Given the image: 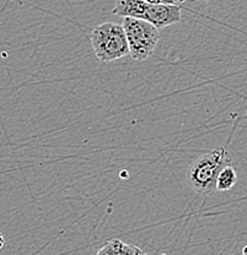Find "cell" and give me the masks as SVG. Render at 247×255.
<instances>
[{"mask_svg": "<svg viewBox=\"0 0 247 255\" xmlns=\"http://www.w3.org/2000/svg\"><path fill=\"white\" fill-rule=\"evenodd\" d=\"M92 48L97 59L103 63L115 62L129 54V43L123 25L103 22L91 32Z\"/></svg>", "mask_w": 247, "mask_h": 255, "instance_id": "cell-3", "label": "cell"}, {"mask_svg": "<svg viewBox=\"0 0 247 255\" xmlns=\"http://www.w3.org/2000/svg\"><path fill=\"white\" fill-rule=\"evenodd\" d=\"M238 182V174L234 167L228 164L227 167L222 169L217 182V190L218 191H228L230 190Z\"/></svg>", "mask_w": 247, "mask_h": 255, "instance_id": "cell-6", "label": "cell"}, {"mask_svg": "<svg viewBox=\"0 0 247 255\" xmlns=\"http://www.w3.org/2000/svg\"><path fill=\"white\" fill-rule=\"evenodd\" d=\"M153 4H165V5H179L180 2L186 1V0H147Z\"/></svg>", "mask_w": 247, "mask_h": 255, "instance_id": "cell-7", "label": "cell"}, {"mask_svg": "<svg viewBox=\"0 0 247 255\" xmlns=\"http://www.w3.org/2000/svg\"><path fill=\"white\" fill-rule=\"evenodd\" d=\"M124 31L129 43V55L134 60H147L160 41V32L149 21L135 17H123Z\"/></svg>", "mask_w": 247, "mask_h": 255, "instance_id": "cell-4", "label": "cell"}, {"mask_svg": "<svg viewBox=\"0 0 247 255\" xmlns=\"http://www.w3.org/2000/svg\"><path fill=\"white\" fill-rule=\"evenodd\" d=\"M112 14L121 17L142 18L155 25L159 30L182 20L179 5L153 4L147 0H116Z\"/></svg>", "mask_w": 247, "mask_h": 255, "instance_id": "cell-2", "label": "cell"}, {"mask_svg": "<svg viewBox=\"0 0 247 255\" xmlns=\"http://www.w3.org/2000/svg\"><path fill=\"white\" fill-rule=\"evenodd\" d=\"M99 255H138L144 254V251L139 247L132 246V244L124 243L123 241L118 238H113L111 241L106 242L102 248L97 251Z\"/></svg>", "mask_w": 247, "mask_h": 255, "instance_id": "cell-5", "label": "cell"}, {"mask_svg": "<svg viewBox=\"0 0 247 255\" xmlns=\"http://www.w3.org/2000/svg\"><path fill=\"white\" fill-rule=\"evenodd\" d=\"M243 253H244V254H246V255H247V246L245 247V248H244V249H243Z\"/></svg>", "mask_w": 247, "mask_h": 255, "instance_id": "cell-8", "label": "cell"}, {"mask_svg": "<svg viewBox=\"0 0 247 255\" xmlns=\"http://www.w3.org/2000/svg\"><path fill=\"white\" fill-rule=\"evenodd\" d=\"M231 163V156L225 147H217L199 156L187 171V184L196 193L209 195L217 190L220 172Z\"/></svg>", "mask_w": 247, "mask_h": 255, "instance_id": "cell-1", "label": "cell"}]
</instances>
